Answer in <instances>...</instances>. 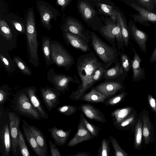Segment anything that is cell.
<instances>
[{"label":"cell","mask_w":156,"mask_h":156,"mask_svg":"<svg viewBox=\"0 0 156 156\" xmlns=\"http://www.w3.org/2000/svg\"><path fill=\"white\" fill-rule=\"evenodd\" d=\"M104 65H105L99 60L93 51L81 55L77 59L76 66L80 83L77 89L72 92L69 98L79 101L81 97L90 89L89 81L94 72L98 68Z\"/></svg>","instance_id":"cell-1"},{"label":"cell","mask_w":156,"mask_h":156,"mask_svg":"<svg viewBox=\"0 0 156 156\" xmlns=\"http://www.w3.org/2000/svg\"><path fill=\"white\" fill-rule=\"evenodd\" d=\"M12 110L19 115L36 120L42 119L32 105L25 88L17 91L12 102Z\"/></svg>","instance_id":"cell-2"},{"label":"cell","mask_w":156,"mask_h":156,"mask_svg":"<svg viewBox=\"0 0 156 156\" xmlns=\"http://www.w3.org/2000/svg\"><path fill=\"white\" fill-rule=\"evenodd\" d=\"M26 37L28 62L35 67H37L40 63L38 51L39 43L34 16L32 11L29 12L27 16Z\"/></svg>","instance_id":"cell-3"},{"label":"cell","mask_w":156,"mask_h":156,"mask_svg":"<svg viewBox=\"0 0 156 156\" xmlns=\"http://www.w3.org/2000/svg\"><path fill=\"white\" fill-rule=\"evenodd\" d=\"M91 45L93 48L108 69L117 60L118 54L116 47L108 45L94 32L91 33Z\"/></svg>","instance_id":"cell-4"},{"label":"cell","mask_w":156,"mask_h":156,"mask_svg":"<svg viewBox=\"0 0 156 156\" xmlns=\"http://www.w3.org/2000/svg\"><path fill=\"white\" fill-rule=\"evenodd\" d=\"M51 57L53 64L67 70L75 62L74 58L58 41H51L50 45Z\"/></svg>","instance_id":"cell-5"},{"label":"cell","mask_w":156,"mask_h":156,"mask_svg":"<svg viewBox=\"0 0 156 156\" xmlns=\"http://www.w3.org/2000/svg\"><path fill=\"white\" fill-rule=\"evenodd\" d=\"M101 32L112 46L116 47L115 40L119 49L125 45L120 23L117 19L116 23L107 22L105 25L100 29Z\"/></svg>","instance_id":"cell-6"},{"label":"cell","mask_w":156,"mask_h":156,"mask_svg":"<svg viewBox=\"0 0 156 156\" xmlns=\"http://www.w3.org/2000/svg\"><path fill=\"white\" fill-rule=\"evenodd\" d=\"M12 144L9 122L5 111L0 114V152L2 156H9Z\"/></svg>","instance_id":"cell-7"},{"label":"cell","mask_w":156,"mask_h":156,"mask_svg":"<svg viewBox=\"0 0 156 156\" xmlns=\"http://www.w3.org/2000/svg\"><path fill=\"white\" fill-rule=\"evenodd\" d=\"M55 69H49L47 73L48 80L51 83L54 88L57 89L62 93H64L69 90V85L71 82L79 84L80 81L75 75L73 77L63 74L55 73Z\"/></svg>","instance_id":"cell-8"},{"label":"cell","mask_w":156,"mask_h":156,"mask_svg":"<svg viewBox=\"0 0 156 156\" xmlns=\"http://www.w3.org/2000/svg\"><path fill=\"white\" fill-rule=\"evenodd\" d=\"M8 116L12 144L11 153L14 156L19 155L17 145V138L20 118L16 112L7 110L5 111Z\"/></svg>","instance_id":"cell-9"},{"label":"cell","mask_w":156,"mask_h":156,"mask_svg":"<svg viewBox=\"0 0 156 156\" xmlns=\"http://www.w3.org/2000/svg\"><path fill=\"white\" fill-rule=\"evenodd\" d=\"M149 113L148 110L144 109L139 115L142 122L143 137L146 145L154 144L155 141L154 127L150 119Z\"/></svg>","instance_id":"cell-10"},{"label":"cell","mask_w":156,"mask_h":156,"mask_svg":"<svg viewBox=\"0 0 156 156\" xmlns=\"http://www.w3.org/2000/svg\"><path fill=\"white\" fill-rule=\"evenodd\" d=\"M40 91L43 102L48 111H51L59 103V97L61 94L57 89L48 86L41 87Z\"/></svg>","instance_id":"cell-11"},{"label":"cell","mask_w":156,"mask_h":156,"mask_svg":"<svg viewBox=\"0 0 156 156\" xmlns=\"http://www.w3.org/2000/svg\"><path fill=\"white\" fill-rule=\"evenodd\" d=\"M94 137L86 128L83 121L80 118L78 124L76 132L74 136L68 143V147H73L82 142L90 140Z\"/></svg>","instance_id":"cell-12"},{"label":"cell","mask_w":156,"mask_h":156,"mask_svg":"<svg viewBox=\"0 0 156 156\" xmlns=\"http://www.w3.org/2000/svg\"><path fill=\"white\" fill-rule=\"evenodd\" d=\"M79 110L88 119L102 123L106 122L104 114L101 111L91 104H83L79 107Z\"/></svg>","instance_id":"cell-13"},{"label":"cell","mask_w":156,"mask_h":156,"mask_svg":"<svg viewBox=\"0 0 156 156\" xmlns=\"http://www.w3.org/2000/svg\"><path fill=\"white\" fill-rule=\"evenodd\" d=\"M64 32H69L77 35L89 44L91 42V35L85 32L81 25L76 21L69 19L63 29Z\"/></svg>","instance_id":"cell-14"},{"label":"cell","mask_w":156,"mask_h":156,"mask_svg":"<svg viewBox=\"0 0 156 156\" xmlns=\"http://www.w3.org/2000/svg\"><path fill=\"white\" fill-rule=\"evenodd\" d=\"M131 6L138 13L132 16L135 22L141 23L146 21L156 23V13L134 4H132Z\"/></svg>","instance_id":"cell-15"},{"label":"cell","mask_w":156,"mask_h":156,"mask_svg":"<svg viewBox=\"0 0 156 156\" xmlns=\"http://www.w3.org/2000/svg\"><path fill=\"white\" fill-rule=\"evenodd\" d=\"M63 37L67 43L75 48L85 52L90 51L88 44L79 36L70 33L64 32Z\"/></svg>","instance_id":"cell-16"},{"label":"cell","mask_w":156,"mask_h":156,"mask_svg":"<svg viewBox=\"0 0 156 156\" xmlns=\"http://www.w3.org/2000/svg\"><path fill=\"white\" fill-rule=\"evenodd\" d=\"M25 89L28 94L32 105L40 114L42 119H48V115L44 108L37 95V88L34 86H29L25 87Z\"/></svg>","instance_id":"cell-17"},{"label":"cell","mask_w":156,"mask_h":156,"mask_svg":"<svg viewBox=\"0 0 156 156\" xmlns=\"http://www.w3.org/2000/svg\"><path fill=\"white\" fill-rule=\"evenodd\" d=\"M99 92L109 98L124 88V86L120 83L113 81L104 82L94 87Z\"/></svg>","instance_id":"cell-18"},{"label":"cell","mask_w":156,"mask_h":156,"mask_svg":"<svg viewBox=\"0 0 156 156\" xmlns=\"http://www.w3.org/2000/svg\"><path fill=\"white\" fill-rule=\"evenodd\" d=\"M22 122V127L23 134L30 147L37 156H46L38 145L35 138L30 132L27 122L24 119Z\"/></svg>","instance_id":"cell-19"},{"label":"cell","mask_w":156,"mask_h":156,"mask_svg":"<svg viewBox=\"0 0 156 156\" xmlns=\"http://www.w3.org/2000/svg\"><path fill=\"white\" fill-rule=\"evenodd\" d=\"M132 50L133 52V58L131 61V66L133 72L132 76L133 81H139L141 79H145V69L144 68H141L140 63L142 60L133 47Z\"/></svg>","instance_id":"cell-20"},{"label":"cell","mask_w":156,"mask_h":156,"mask_svg":"<svg viewBox=\"0 0 156 156\" xmlns=\"http://www.w3.org/2000/svg\"><path fill=\"white\" fill-rule=\"evenodd\" d=\"M48 130L54 140L55 144L59 146H62L66 144L71 130L69 129L65 131L62 129L58 128L54 126L48 128Z\"/></svg>","instance_id":"cell-21"},{"label":"cell","mask_w":156,"mask_h":156,"mask_svg":"<svg viewBox=\"0 0 156 156\" xmlns=\"http://www.w3.org/2000/svg\"><path fill=\"white\" fill-rule=\"evenodd\" d=\"M130 30L133 40L138 44L141 50L145 53L147 51L146 43L148 39L147 34L139 29L134 23L132 24Z\"/></svg>","instance_id":"cell-22"},{"label":"cell","mask_w":156,"mask_h":156,"mask_svg":"<svg viewBox=\"0 0 156 156\" xmlns=\"http://www.w3.org/2000/svg\"><path fill=\"white\" fill-rule=\"evenodd\" d=\"M109 98L98 92L94 87L88 92L84 94L79 101H82L89 103H103Z\"/></svg>","instance_id":"cell-23"},{"label":"cell","mask_w":156,"mask_h":156,"mask_svg":"<svg viewBox=\"0 0 156 156\" xmlns=\"http://www.w3.org/2000/svg\"><path fill=\"white\" fill-rule=\"evenodd\" d=\"M136 111L131 106H126L117 108L111 113L114 121L113 124L119 123L128 118Z\"/></svg>","instance_id":"cell-24"},{"label":"cell","mask_w":156,"mask_h":156,"mask_svg":"<svg viewBox=\"0 0 156 156\" xmlns=\"http://www.w3.org/2000/svg\"><path fill=\"white\" fill-rule=\"evenodd\" d=\"M29 127L30 132L35 138L38 145L44 153L46 156H47V144L42 132L35 126L29 125Z\"/></svg>","instance_id":"cell-25"},{"label":"cell","mask_w":156,"mask_h":156,"mask_svg":"<svg viewBox=\"0 0 156 156\" xmlns=\"http://www.w3.org/2000/svg\"><path fill=\"white\" fill-rule=\"evenodd\" d=\"M138 117L137 113L135 111L127 119L119 123L113 124V126L117 129L122 131L134 130Z\"/></svg>","instance_id":"cell-26"},{"label":"cell","mask_w":156,"mask_h":156,"mask_svg":"<svg viewBox=\"0 0 156 156\" xmlns=\"http://www.w3.org/2000/svg\"><path fill=\"white\" fill-rule=\"evenodd\" d=\"M142 122L139 115L137 122L134 128V139L133 145L134 149L141 150L142 148Z\"/></svg>","instance_id":"cell-27"},{"label":"cell","mask_w":156,"mask_h":156,"mask_svg":"<svg viewBox=\"0 0 156 156\" xmlns=\"http://www.w3.org/2000/svg\"><path fill=\"white\" fill-rule=\"evenodd\" d=\"M51 41L49 37L44 36L42 37V53L45 64L47 66L53 64L51 57L50 45Z\"/></svg>","instance_id":"cell-28"},{"label":"cell","mask_w":156,"mask_h":156,"mask_svg":"<svg viewBox=\"0 0 156 156\" xmlns=\"http://www.w3.org/2000/svg\"><path fill=\"white\" fill-rule=\"evenodd\" d=\"M0 58L5 69L8 73L13 72L15 69V63L10 57L8 52L0 49Z\"/></svg>","instance_id":"cell-29"},{"label":"cell","mask_w":156,"mask_h":156,"mask_svg":"<svg viewBox=\"0 0 156 156\" xmlns=\"http://www.w3.org/2000/svg\"><path fill=\"white\" fill-rule=\"evenodd\" d=\"M39 9L42 23L44 27L49 30L51 28L50 21L53 17L52 12L49 8L44 5L40 6Z\"/></svg>","instance_id":"cell-30"},{"label":"cell","mask_w":156,"mask_h":156,"mask_svg":"<svg viewBox=\"0 0 156 156\" xmlns=\"http://www.w3.org/2000/svg\"><path fill=\"white\" fill-rule=\"evenodd\" d=\"M80 12L83 18L87 22L91 20L94 16V10L87 3L82 2L79 5Z\"/></svg>","instance_id":"cell-31"},{"label":"cell","mask_w":156,"mask_h":156,"mask_svg":"<svg viewBox=\"0 0 156 156\" xmlns=\"http://www.w3.org/2000/svg\"><path fill=\"white\" fill-rule=\"evenodd\" d=\"M17 143L19 155L30 156V151L26 145L23 134L20 128L18 131Z\"/></svg>","instance_id":"cell-32"},{"label":"cell","mask_w":156,"mask_h":156,"mask_svg":"<svg viewBox=\"0 0 156 156\" xmlns=\"http://www.w3.org/2000/svg\"><path fill=\"white\" fill-rule=\"evenodd\" d=\"M123 72V69L122 66L118 63L112 68L107 69L103 75L105 79H112L117 77L122 74Z\"/></svg>","instance_id":"cell-33"},{"label":"cell","mask_w":156,"mask_h":156,"mask_svg":"<svg viewBox=\"0 0 156 156\" xmlns=\"http://www.w3.org/2000/svg\"><path fill=\"white\" fill-rule=\"evenodd\" d=\"M117 19L120 23L125 46L127 47L129 42V33L125 22L119 12H117Z\"/></svg>","instance_id":"cell-34"},{"label":"cell","mask_w":156,"mask_h":156,"mask_svg":"<svg viewBox=\"0 0 156 156\" xmlns=\"http://www.w3.org/2000/svg\"><path fill=\"white\" fill-rule=\"evenodd\" d=\"M127 94V92L122 91L114 97L108 98L104 103L106 106L118 105L124 100Z\"/></svg>","instance_id":"cell-35"},{"label":"cell","mask_w":156,"mask_h":156,"mask_svg":"<svg viewBox=\"0 0 156 156\" xmlns=\"http://www.w3.org/2000/svg\"><path fill=\"white\" fill-rule=\"evenodd\" d=\"M13 60L21 72L26 76H31L32 73L26 63L18 55L13 58Z\"/></svg>","instance_id":"cell-36"},{"label":"cell","mask_w":156,"mask_h":156,"mask_svg":"<svg viewBox=\"0 0 156 156\" xmlns=\"http://www.w3.org/2000/svg\"><path fill=\"white\" fill-rule=\"evenodd\" d=\"M80 117L82 120L86 128L90 134L94 137H98L100 128L89 122L84 117L83 113L80 114Z\"/></svg>","instance_id":"cell-37"},{"label":"cell","mask_w":156,"mask_h":156,"mask_svg":"<svg viewBox=\"0 0 156 156\" xmlns=\"http://www.w3.org/2000/svg\"><path fill=\"white\" fill-rule=\"evenodd\" d=\"M1 35L7 41L12 40L13 36L12 31L6 22L4 20H0Z\"/></svg>","instance_id":"cell-38"},{"label":"cell","mask_w":156,"mask_h":156,"mask_svg":"<svg viewBox=\"0 0 156 156\" xmlns=\"http://www.w3.org/2000/svg\"><path fill=\"white\" fill-rule=\"evenodd\" d=\"M109 140L111 142L114 150V156H129L128 154L123 149L116 140L112 136H108Z\"/></svg>","instance_id":"cell-39"},{"label":"cell","mask_w":156,"mask_h":156,"mask_svg":"<svg viewBox=\"0 0 156 156\" xmlns=\"http://www.w3.org/2000/svg\"><path fill=\"white\" fill-rule=\"evenodd\" d=\"M101 12L110 16L114 20L117 19V11L110 5L102 3L98 4Z\"/></svg>","instance_id":"cell-40"},{"label":"cell","mask_w":156,"mask_h":156,"mask_svg":"<svg viewBox=\"0 0 156 156\" xmlns=\"http://www.w3.org/2000/svg\"><path fill=\"white\" fill-rule=\"evenodd\" d=\"M110 141L103 138L101 141V145L98 149V156H109L110 154Z\"/></svg>","instance_id":"cell-41"},{"label":"cell","mask_w":156,"mask_h":156,"mask_svg":"<svg viewBox=\"0 0 156 156\" xmlns=\"http://www.w3.org/2000/svg\"><path fill=\"white\" fill-rule=\"evenodd\" d=\"M11 89L7 84L0 87V106H3V104L8 100Z\"/></svg>","instance_id":"cell-42"},{"label":"cell","mask_w":156,"mask_h":156,"mask_svg":"<svg viewBox=\"0 0 156 156\" xmlns=\"http://www.w3.org/2000/svg\"><path fill=\"white\" fill-rule=\"evenodd\" d=\"M78 109L77 107L71 105H63L57 108V110L58 112L67 116L73 114Z\"/></svg>","instance_id":"cell-43"},{"label":"cell","mask_w":156,"mask_h":156,"mask_svg":"<svg viewBox=\"0 0 156 156\" xmlns=\"http://www.w3.org/2000/svg\"><path fill=\"white\" fill-rule=\"evenodd\" d=\"M122 66L123 70L126 72H128L130 68L129 59L128 56L126 54H122L121 55Z\"/></svg>","instance_id":"cell-44"},{"label":"cell","mask_w":156,"mask_h":156,"mask_svg":"<svg viewBox=\"0 0 156 156\" xmlns=\"http://www.w3.org/2000/svg\"><path fill=\"white\" fill-rule=\"evenodd\" d=\"M147 98L149 108L152 112H154L156 114V100L150 94H148Z\"/></svg>","instance_id":"cell-45"},{"label":"cell","mask_w":156,"mask_h":156,"mask_svg":"<svg viewBox=\"0 0 156 156\" xmlns=\"http://www.w3.org/2000/svg\"><path fill=\"white\" fill-rule=\"evenodd\" d=\"M139 2L146 9L154 10L155 9L153 0H138Z\"/></svg>","instance_id":"cell-46"},{"label":"cell","mask_w":156,"mask_h":156,"mask_svg":"<svg viewBox=\"0 0 156 156\" xmlns=\"http://www.w3.org/2000/svg\"><path fill=\"white\" fill-rule=\"evenodd\" d=\"M51 156H61V154L59 150L55 143H53L50 140H49Z\"/></svg>","instance_id":"cell-47"},{"label":"cell","mask_w":156,"mask_h":156,"mask_svg":"<svg viewBox=\"0 0 156 156\" xmlns=\"http://www.w3.org/2000/svg\"><path fill=\"white\" fill-rule=\"evenodd\" d=\"M12 23L15 28L18 31L22 33L25 32V30L24 27L21 23L14 21H12Z\"/></svg>","instance_id":"cell-48"},{"label":"cell","mask_w":156,"mask_h":156,"mask_svg":"<svg viewBox=\"0 0 156 156\" xmlns=\"http://www.w3.org/2000/svg\"><path fill=\"white\" fill-rule=\"evenodd\" d=\"M156 61V45L152 54L151 55L150 59V62L152 63Z\"/></svg>","instance_id":"cell-49"},{"label":"cell","mask_w":156,"mask_h":156,"mask_svg":"<svg viewBox=\"0 0 156 156\" xmlns=\"http://www.w3.org/2000/svg\"><path fill=\"white\" fill-rule=\"evenodd\" d=\"M90 154V153L87 152H78L74 154L68 155V156H89Z\"/></svg>","instance_id":"cell-50"},{"label":"cell","mask_w":156,"mask_h":156,"mask_svg":"<svg viewBox=\"0 0 156 156\" xmlns=\"http://www.w3.org/2000/svg\"><path fill=\"white\" fill-rule=\"evenodd\" d=\"M70 0H57L58 4L63 7L66 6Z\"/></svg>","instance_id":"cell-51"},{"label":"cell","mask_w":156,"mask_h":156,"mask_svg":"<svg viewBox=\"0 0 156 156\" xmlns=\"http://www.w3.org/2000/svg\"><path fill=\"white\" fill-rule=\"evenodd\" d=\"M97 0V1H100V0Z\"/></svg>","instance_id":"cell-52"},{"label":"cell","mask_w":156,"mask_h":156,"mask_svg":"<svg viewBox=\"0 0 156 156\" xmlns=\"http://www.w3.org/2000/svg\"><path fill=\"white\" fill-rule=\"evenodd\" d=\"M156 2V0H154Z\"/></svg>","instance_id":"cell-53"}]
</instances>
